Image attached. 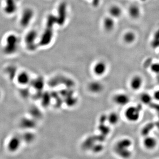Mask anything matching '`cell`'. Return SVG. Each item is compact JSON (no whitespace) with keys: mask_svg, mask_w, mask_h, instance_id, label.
<instances>
[{"mask_svg":"<svg viewBox=\"0 0 159 159\" xmlns=\"http://www.w3.org/2000/svg\"><path fill=\"white\" fill-rule=\"evenodd\" d=\"M20 39L15 34H10L7 36L3 46L5 54L12 55L17 53L20 46Z\"/></svg>","mask_w":159,"mask_h":159,"instance_id":"obj_1","label":"cell"},{"mask_svg":"<svg viewBox=\"0 0 159 159\" xmlns=\"http://www.w3.org/2000/svg\"><path fill=\"white\" fill-rule=\"evenodd\" d=\"M39 35L37 31L31 29L29 31L24 38V43L27 50L33 52L36 50L39 45Z\"/></svg>","mask_w":159,"mask_h":159,"instance_id":"obj_2","label":"cell"},{"mask_svg":"<svg viewBox=\"0 0 159 159\" xmlns=\"http://www.w3.org/2000/svg\"><path fill=\"white\" fill-rule=\"evenodd\" d=\"M132 142L130 139L124 138L118 140L115 145L114 149L115 152L121 157L128 158L131 155L129 148L132 145Z\"/></svg>","mask_w":159,"mask_h":159,"instance_id":"obj_3","label":"cell"},{"mask_svg":"<svg viewBox=\"0 0 159 159\" xmlns=\"http://www.w3.org/2000/svg\"><path fill=\"white\" fill-rule=\"evenodd\" d=\"M36 16V12L31 7H27L23 10L19 20L20 25L23 28H27L31 24Z\"/></svg>","mask_w":159,"mask_h":159,"instance_id":"obj_4","label":"cell"},{"mask_svg":"<svg viewBox=\"0 0 159 159\" xmlns=\"http://www.w3.org/2000/svg\"><path fill=\"white\" fill-rule=\"evenodd\" d=\"M124 116L128 122L132 123H136L140 118V109L136 106H129L125 110Z\"/></svg>","mask_w":159,"mask_h":159,"instance_id":"obj_5","label":"cell"},{"mask_svg":"<svg viewBox=\"0 0 159 159\" xmlns=\"http://www.w3.org/2000/svg\"><path fill=\"white\" fill-rule=\"evenodd\" d=\"M54 28L46 27L42 34L39 36V46L45 47L50 45L54 36Z\"/></svg>","mask_w":159,"mask_h":159,"instance_id":"obj_6","label":"cell"},{"mask_svg":"<svg viewBox=\"0 0 159 159\" xmlns=\"http://www.w3.org/2000/svg\"><path fill=\"white\" fill-rule=\"evenodd\" d=\"M56 14L58 25L63 26L66 23L68 17L67 5L66 3L63 2L59 5Z\"/></svg>","mask_w":159,"mask_h":159,"instance_id":"obj_7","label":"cell"},{"mask_svg":"<svg viewBox=\"0 0 159 159\" xmlns=\"http://www.w3.org/2000/svg\"><path fill=\"white\" fill-rule=\"evenodd\" d=\"M22 141L21 137L16 135L13 136L7 143V149L10 153H16L20 149Z\"/></svg>","mask_w":159,"mask_h":159,"instance_id":"obj_8","label":"cell"},{"mask_svg":"<svg viewBox=\"0 0 159 159\" xmlns=\"http://www.w3.org/2000/svg\"><path fill=\"white\" fill-rule=\"evenodd\" d=\"M108 70V66L107 63L102 60L96 61L92 68V71L94 75L96 76H103L106 73Z\"/></svg>","mask_w":159,"mask_h":159,"instance_id":"obj_9","label":"cell"},{"mask_svg":"<svg viewBox=\"0 0 159 159\" xmlns=\"http://www.w3.org/2000/svg\"><path fill=\"white\" fill-rule=\"evenodd\" d=\"M113 102L120 107L125 106L129 104L130 98L129 95L124 93H118L115 94L112 98Z\"/></svg>","mask_w":159,"mask_h":159,"instance_id":"obj_10","label":"cell"},{"mask_svg":"<svg viewBox=\"0 0 159 159\" xmlns=\"http://www.w3.org/2000/svg\"><path fill=\"white\" fill-rule=\"evenodd\" d=\"M16 82L21 86H26L31 82V76L29 72L22 71L17 73L16 76Z\"/></svg>","mask_w":159,"mask_h":159,"instance_id":"obj_11","label":"cell"},{"mask_svg":"<svg viewBox=\"0 0 159 159\" xmlns=\"http://www.w3.org/2000/svg\"><path fill=\"white\" fill-rule=\"evenodd\" d=\"M21 0H5L4 11L11 15L15 14L18 8V4Z\"/></svg>","mask_w":159,"mask_h":159,"instance_id":"obj_12","label":"cell"},{"mask_svg":"<svg viewBox=\"0 0 159 159\" xmlns=\"http://www.w3.org/2000/svg\"><path fill=\"white\" fill-rule=\"evenodd\" d=\"M143 83V78L140 76L136 75L131 78L129 82V86L133 91H138L141 89Z\"/></svg>","mask_w":159,"mask_h":159,"instance_id":"obj_13","label":"cell"},{"mask_svg":"<svg viewBox=\"0 0 159 159\" xmlns=\"http://www.w3.org/2000/svg\"><path fill=\"white\" fill-rule=\"evenodd\" d=\"M116 26L115 19L110 16H106L102 21V27L106 32H110L113 31Z\"/></svg>","mask_w":159,"mask_h":159,"instance_id":"obj_14","label":"cell"},{"mask_svg":"<svg viewBox=\"0 0 159 159\" xmlns=\"http://www.w3.org/2000/svg\"><path fill=\"white\" fill-rule=\"evenodd\" d=\"M144 148L148 150L155 149L157 145V140L155 138L152 136H146L142 141Z\"/></svg>","mask_w":159,"mask_h":159,"instance_id":"obj_15","label":"cell"},{"mask_svg":"<svg viewBox=\"0 0 159 159\" xmlns=\"http://www.w3.org/2000/svg\"><path fill=\"white\" fill-rule=\"evenodd\" d=\"M103 86L99 81H93L88 85V89L91 93L93 94H99L102 92Z\"/></svg>","mask_w":159,"mask_h":159,"instance_id":"obj_16","label":"cell"},{"mask_svg":"<svg viewBox=\"0 0 159 159\" xmlns=\"http://www.w3.org/2000/svg\"><path fill=\"white\" fill-rule=\"evenodd\" d=\"M128 13L130 18L136 20L139 18L140 16L141 10L140 8L138 5L133 4L129 7Z\"/></svg>","mask_w":159,"mask_h":159,"instance_id":"obj_17","label":"cell"},{"mask_svg":"<svg viewBox=\"0 0 159 159\" xmlns=\"http://www.w3.org/2000/svg\"><path fill=\"white\" fill-rule=\"evenodd\" d=\"M109 16L113 17L114 19L118 18L121 17L123 14V10L119 6L113 5L111 6L108 9Z\"/></svg>","mask_w":159,"mask_h":159,"instance_id":"obj_18","label":"cell"},{"mask_svg":"<svg viewBox=\"0 0 159 159\" xmlns=\"http://www.w3.org/2000/svg\"><path fill=\"white\" fill-rule=\"evenodd\" d=\"M136 39V35L133 31H128L124 34L123 39L124 42L127 44L133 43Z\"/></svg>","mask_w":159,"mask_h":159,"instance_id":"obj_19","label":"cell"},{"mask_svg":"<svg viewBox=\"0 0 159 159\" xmlns=\"http://www.w3.org/2000/svg\"><path fill=\"white\" fill-rule=\"evenodd\" d=\"M119 120V115L116 112H111L107 116V121L111 125H116L118 123Z\"/></svg>","mask_w":159,"mask_h":159,"instance_id":"obj_20","label":"cell"},{"mask_svg":"<svg viewBox=\"0 0 159 159\" xmlns=\"http://www.w3.org/2000/svg\"><path fill=\"white\" fill-rule=\"evenodd\" d=\"M153 96L150 95L147 93H144L141 94L140 96V100L141 103L145 105H148L152 103L153 101Z\"/></svg>","mask_w":159,"mask_h":159,"instance_id":"obj_21","label":"cell"},{"mask_svg":"<svg viewBox=\"0 0 159 159\" xmlns=\"http://www.w3.org/2000/svg\"><path fill=\"white\" fill-rule=\"evenodd\" d=\"M21 138L23 141H25V142H28V143H29L30 142L33 141L35 138L34 134H32L30 132L25 133Z\"/></svg>","mask_w":159,"mask_h":159,"instance_id":"obj_22","label":"cell"},{"mask_svg":"<svg viewBox=\"0 0 159 159\" xmlns=\"http://www.w3.org/2000/svg\"><path fill=\"white\" fill-rule=\"evenodd\" d=\"M150 69L153 73L159 74V62H155L153 63L150 66Z\"/></svg>","mask_w":159,"mask_h":159,"instance_id":"obj_23","label":"cell"},{"mask_svg":"<svg viewBox=\"0 0 159 159\" xmlns=\"http://www.w3.org/2000/svg\"><path fill=\"white\" fill-rule=\"evenodd\" d=\"M91 1L93 6L94 8H97L100 5L101 0H91Z\"/></svg>","mask_w":159,"mask_h":159,"instance_id":"obj_24","label":"cell"},{"mask_svg":"<svg viewBox=\"0 0 159 159\" xmlns=\"http://www.w3.org/2000/svg\"><path fill=\"white\" fill-rule=\"evenodd\" d=\"M153 97L154 100L159 102V89L154 92Z\"/></svg>","mask_w":159,"mask_h":159,"instance_id":"obj_25","label":"cell"},{"mask_svg":"<svg viewBox=\"0 0 159 159\" xmlns=\"http://www.w3.org/2000/svg\"><path fill=\"white\" fill-rule=\"evenodd\" d=\"M154 39H159V29H158L156 32L155 33Z\"/></svg>","mask_w":159,"mask_h":159,"instance_id":"obj_26","label":"cell"},{"mask_svg":"<svg viewBox=\"0 0 159 159\" xmlns=\"http://www.w3.org/2000/svg\"><path fill=\"white\" fill-rule=\"evenodd\" d=\"M140 1H146V0H140Z\"/></svg>","mask_w":159,"mask_h":159,"instance_id":"obj_27","label":"cell"},{"mask_svg":"<svg viewBox=\"0 0 159 159\" xmlns=\"http://www.w3.org/2000/svg\"><path fill=\"white\" fill-rule=\"evenodd\" d=\"M90 1H91V0H90Z\"/></svg>","mask_w":159,"mask_h":159,"instance_id":"obj_28","label":"cell"},{"mask_svg":"<svg viewBox=\"0 0 159 159\" xmlns=\"http://www.w3.org/2000/svg\"><path fill=\"white\" fill-rule=\"evenodd\" d=\"M0 96H1V95H0Z\"/></svg>","mask_w":159,"mask_h":159,"instance_id":"obj_29","label":"cell"}]
</instances>
